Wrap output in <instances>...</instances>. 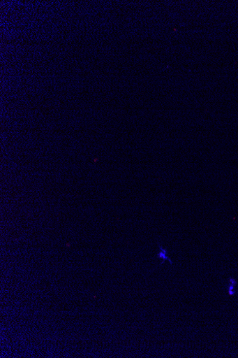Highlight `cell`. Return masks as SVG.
<instances>
[{
    "mask_svg": "<svg viewBox=\"0 0 238 358\" xmlns=\"http://www.w3.org/2000/svg\"><path fill=\"white\" fill-rule=\"evenodd\" d=\"M158 245L159 247V252L157 254V257L162 259L161 266H162L165 262H168L170 264L173 265L172 259L168 256L167 250L161 247L158 243Z\"/></svg>",
    "mask_w": 238,
    "mask_h": 358,
    "instance_id": "6da1fadb",
    "label": "cell"
}]
</instances>
